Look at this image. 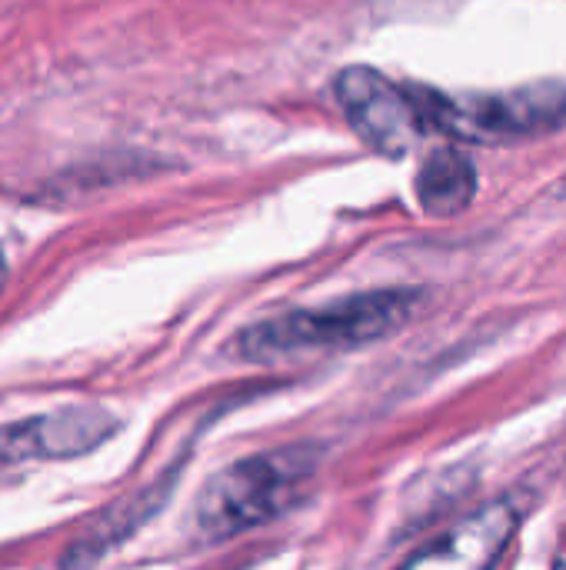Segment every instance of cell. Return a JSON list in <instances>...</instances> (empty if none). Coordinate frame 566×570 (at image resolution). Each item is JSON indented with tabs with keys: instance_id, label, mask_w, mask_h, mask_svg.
<instances>
[{
	"instance_id": "obj_6",
	"label": "cell",
	"mask_w": 566,
	"mask_h": 570,
	"mask_svg": "<svg viewBox=\"0 0 566 570\" xmlns=\"http://www.w3.org/2000/svg\"><path fill=\"white\" fill-rule=\"evenodd\" d=\"M117 421L100 407H67L0 428V461H63L100 448Z\"/></svg>"
},
{
	"instance_id": "obj_8",
	"label": "cell",
	"mask_w": 566,
	"mask_h": 570,
	"mask_svg": "<svg viewBox=\"0 0 566 570\" xmlns=\"http://www.w3.org/2000/svg\"><path fill=\"white\" fill-rule=\"evenodd\" d=\"M157 501H160V491L157 488H147V491H137L133 498L120 501L113 511L100 514V521L90 528V534L80 538V541H73V548L67 554V568H80V564L93 561L97 554H103L110 548V541H117L120 534L133 531L157 508Z\"/></svg>"
},
{
	"instance_id": "obj_2",
	"label": "cell",
	"mask_w": 566,
	"mask_h": 570,
	"mask_svg": "<svg viewBox=\"0 0 566 570\" xmlns=\"http://www.w3.org/2000/svg\"><path fill=\"white\" fill-rule=\"evenodd\" d=\"M314 471V448H280L234 461L203 484L193 508L197 534L203 541H230L280 518L297 504Z\"/></svg>"
},
{
	"instance_id": "obj_4",
	"label": "cell",
	"mask_w": 566,
	"mask_h": 570,
	"mask_svg": "<svg viewBox=\"0 0 566 570\" xmlns=\"http://www.w3.org/2000/svg\"><path fill=\"white\" fill-rule=\"evenodd\" d=\"M337 100L354 130L387 157H404L427 130L414 87H400L374 67L340 70Z\"/></svg>"
},
{
	"instance_id": "obj_1",
	"label": "cell",
	"mask_w": 566,
	"mask_h": 570,
	"mask_svg": "<svg viewBox=\"0 0 566 570\" xmlns=\"http://www.w3.org/2000/svg\"><path fill=\"white\" fill-rule=\"evenodd\" d=\"M424 294L414 287L367 291L314 311H287L237 334L234 351L244 361H284L310 351H340L384 341L414 321Z\"/></svg>"
},
{
	"instance_id": "obj_3",
	"label": "cell",
	"mask_w": 566,
	"mask_h": 570,
	"mask_svg": "<svg viewBox=\"0 0 566 570\" xmlns=\"http://www.w3.org/2000/svg\"><path fill=\"white\" fill-rule=\"evenodd\" d=\"M414 97L427 130H444L477 144L540 137L560 130L566 124V87L557 80H540L504 94L464 97L414 87Z\"/></svg>"
},
{
	"instance_id": "obj_7",
	"label": "cell",
	"mask_w": 566,
	"mask_h": 570,
	"mask_svg": "<svg viewBox=\"0 0 566 570\" xmlns=\"http://www.w3.org/2000/svg\"><path fill=\"white\" fill-rule=\"evenodd\" d=\"M477 194V170L457 147L434 150L417 174V197L430 217H457Z\"/></svg>"
},
{
	"instance_id": "obj_5",
	"label": "cell",
	"mask_w": 566,
	"mask_h": 570,
	"mask_svg": "<svg viewBox=\"0 0 566 570\" xmlns=\"http://www.w3.org/2000/svg\"><path fill=\"white\" fill-rule=\"evenodd\" d=\"M527 511L530 498L524 491L487 501L444 531L434 544L417 551L400 570H497Z\"/></svg>"
},
{
	"instance_id": "obj_9",
	"label": "cell",
	"mask_w": 566,
	"mask_h": 570,
	"mask_svg": "<svg viewBox=\"0 0 566 570\" xmlns=\"http://www.w3.org/2000/svg\"><path fill=\"white\" fill-rule=\"evenodd\" d=\"M3 281H7V257H3V250H0V287H3Z\"/></svg>"
}]
</instances>
